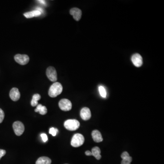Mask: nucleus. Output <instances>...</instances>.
<instances>
[{"label":"nucleus","instance_id":"b1692460","mask_svg":"<svg viewBox=\"0 0 164 164\" xmlns=\"http://www.w3.org/2000/svg\"><path fill=\"white\" fill-rule=\"evenodd\" d=\"M85 154L86 155H87V156H91V155H92V152L89 151H86L85 152Z\"/></svg>","mask_w":164,"mask_h":164},{"label":"nucleus","instance_id":"20e7f679","mask_svg":"<svg viewBox=\"0 0 164 164\" xmlns=\"http://www.w3.org/2000/svg\"><path fill=\"white\" fill-rule=\"evenodd\" d=\"M59 108L64 111H69L72 108V102L69 99H61L58 103Z\"/></svg>","mask_w":164,"mask_h":164},{"label":"nucleus","instance_id":"2eb2a0df","mask_svg":"<svg viewBox=\"0 0 164 164\" xmlns=\"http://www.w3.org/2000/svg\"><path fill=\"white\" fill-rule=\"evenodd\" d=\"M92 155L94 156L97 160H100L101 158V151L99 147H95L92 149Z\"/></svg>","mask_w":164,"mask_h":164},{"label":"nucleus","instance_id":"5701e85b","mask_svg":"<svg viewBox=\"0 0 164 164\" xmlns=\"http://www.w3.org/2000/svg\"><path fill=\"white\" fill-rule=\"evenodd\" d=\"M6 154V151L5 150H2V149H0V160L1 158L4 156Z\"/></svg>","mask_w":164,"mask_h":164},{"label":"nucleus","instance_id":"aec40b11","mask_svg":"<svg viewBox=\"0 0 164 164\" xmlns=\"http://www.w3.org/2000/svg\"><path fill=\"white\" fill-rule=\"evenodd\" d=\"M58 132V129L54 128H51L49 129V134L52 135L53 136H55Z\"/></svg>","mask_w":164,"mask_h":164},{"label":"nucleus","instance_id":"f03ea898","mask_svg":"<svg viewBox=\"0 0 164 164\" xmlns=\"http://www.w3.org/2000/svg\"><path fill=\"white\" fill-rule=\"evenodd\" d=\"M84 142V138L80 134H76L73 136L72 139L71 144L74 147H78L83 145Z\"/></svg>","mask_w":164,"mask_h":164},{"label":"nucleus","instance_id":"7ed1b4c3","mask_svg":"<svg viewBox=\"0 0 164 164\" xmlns=\"http://www.w3.org/2000/svg\"><path fill=\"white\" fill-rule=\"evenodd\" d=\"M64 126L68 130L74 131L79 128L80 123L76 120H69L64 122Z\"/></svg>","mask_w":164,"mask_h":164},{"label":"nucleus","instance_id":"6ab92c4d","mask_svg":"<svg viewBox=\"0 0 164 164\" xmlns=\"http://www.w3.org/2000/svg\"><path fill=\"white\" fill-rule=\"evenodd\" d=\"M99 93L100 95L102 98H105L106 96V92L105 88L102 86H100L99 88Z\"/></svg>","mask_w":164,"mask_h":164},{"label":"nucleus","instance_id":"9d476101","mask_svg":"<svg viewBox=\"0 0 164 164\" xmlns=\"http://www.w3.org/2000/svg\"><path fill=\"white\" fill-rule=\"evenodd\" d=\"M70 14L73 16V18L76 21H79L81 18L82 11L79 8H72L70 11Z\"/></svg>","mask_w":164,"mask_h":164},{"label":"nucleus","instance_id":"6e6552de","mask_svg":"<svg viewBox=\"0 0 164 164\" xmlns=\"http://www.w3.org/2000/svg\"><path fill=\"white\" fill-rule=\"evenodd\" d=\"M131 61L136 67L139 68L141 67L143 64V58L140 54H136L132 56Z\"/></svg>","mask_w":164,"mask_h":164},{"label":"nucleus","instance_id":"a211bd4d","mask_svg":"<svg viewBox=\"0 0 164 164\" xmlns=\"http://www.w3.org/2000/svg\"><path fill=\"white\" fill-rule=\"evenodd\" d=\"M41 95L39 94H35L32 97V100L31 105L33 107L37 106L38 105V101L41 99Z\"/></svg>","mask_w":164,"mask_h":164},{"label":"nucleus","instance_id":"423d86ee","mask_svg":"<svg viewBox=\"0 0 164 164\" xmlns=\"http://www.w3.org/2000/svg\"><path fill=\"white\" fill-rule=\"evenodd\" d=\"M13 128L15 133L17 136H21L25 130L24 125L20 121L15 122L13 124Z\"/></svg>","mask_w":164,"mask_h":164},{"label":"nucleus","instance_id":"412c9836","mask_svg":"<svg viewBox=\"0 0 164 164\" xmlns=\"http://www.w3.org/2000/svg\"><path fill=\"white\" fill-rule=\"evenodd\" d=\"M5 117V114L3 111L0 108V124L2 122Z\"/></svg>","mask_w":164,"mask_h":164},{"label":"nucleus","instance_id":"ddd939ff","mask_svg":"<svg viewBox=\"0 0 164 164\" xmlns=\"http://www.w3.org/2000/svg\"><path fill=\"white\" fill-rule=\"evenodd\" d=\"M122 159L121 164H130L132 161V158L127 151L124 152L121 155Z\"/></svg>","mask_w":164,"mask_h":164},{"label":"nucleus","instance_id":"9b49d317","mask_svg":"<svg viewBox=\"0 0 164 164\" xmlns=\"http://www.w3.org/2000/svg\"><path fill=\"white\" fill-rule=\"evenodd\" d=\"M10 98L14 101H17L20 98V93L18 88H13L11 89L10 92Z\"/></svg>","mask_w":164,"mask_h":164},{"label":"nucleus","instance_id":"f257e3e1","mask_svg":"<svg viewBox=\"0 0 164 164\" xmlns=\"http://www.w3.org/2000/svg\"><path fill=\"white\" fill-rule=\"evenodd\" d=\"M62 89V85L60 83L55 82L50 87L48 91V95L51 97H56L61 94Z\"/></svg>","mask_w":164,"mask_h":164},{"label":"nucleus","instance_id":"dca6fc26","mask_svg":"<svg viewBox=\"0 0 164 164\" xmlns=\"http://www.w3.org/2000/svg\"><path fill=\"white\" fill-rule=\"evenodd\" d=\"M52 162L51 159L46 156L40 157L36 162V164H51Z\"/></svg>","mask_w":164,"mask_h":164},{"label":"nucleus","instance_id":"f8f14e48","mask_svg":"<svg viewBox=\"0 0 164 164\" xmlns=\"http://www.w3.org/2000/svg\"><path fill=\"white\" fill-rule=\"evenodd\" d=\"M92 136L95 142L99 143V142H102L103 140L102 135L99 130H95L93 131L92 133Z\"/></svg>","mask_w":164,"mask_h":164},{"label":"nucleus","instance_id":"f3484780","mask_svg":"<svg viewBox=\"0 0 164 164\" xmlns=\"http://www.w3.org/2000/svg\"><path fill=\"white\" fill-rule=\"evenodd\" d=\"M36 112H39L41 115H45L47 113V109L45 106H43L42 104H39L37 105V108L35 110Z\"/></svg>","mask_w":164,"mask_h":164},{"label":"nucleus","instance_id":"393cba45","mask_svg":"<svg viewBox=\"0 0 164 164\" xmlns=\"http://www.w3.org/2000/svg\"><path fill=\"white\" fill-rule=\"evenodd\" d=\"M38 2H39L41 4H42L43 5H46V2L45 1H38Z\"/></svg>","mask_w":164,"mask_h":164},{"label":"nucleus","instance_id":"4be33fe9","mask_svg":"<svg viewBox=\"0 0 164 164\" xmlns=\"http://www.w3.org/2000/svg\"><path fill=\"white\" fill-rule=\"evenodd\" d=\"M41 137H42V140H43V142H46L48 140V138H47V136L46 134L43 133L41 135Z\"/></svg>","mask_w":164,"mask_h":164},{"label":"nucleus","instance_id":"4468645a","mask_svg":"<svg viewBox=\"0 0 164 164\" xmlns=\"http://www.w3.org/2000/svg\"><path fill=\"white\" fill-rule=\"evenodd\" d=\"M41 13L38 10H34L31 12H28L24 14V16L27 18H31L34 17H38L41 15Z\"/></svg>","mask_w":164,"mask_h":164},{"label":"nucleus","instance_id":"39448f33","mask_svg":"<svg viewBox=\"0 0 164 164\" xmlns=\"http://www.w3.org/2000/svg\"><path fill=\"white\" fill-rule=\"evenodd\" d=\"M46 74L47 78L51 81L56 82L57 80V73L54 67H48L47 69Z\"/></svg>","mask_w":164,"mask_h":164},{"label":"nucleus","instance_id":"a878e982","mask_svg":"<svg viewBox=\"0 0 164 164\" xmlns=\"http://www.w3.org/2000/svg\"></svg>","mask_w":164,"mask_h":164},{"label":"nucleus","instance_id":"0eeeda50","mask_svg":"<svg viewBox=\"0 0 164 164\" xmlns=\"http://www.w3.org/2000/svg\"><path fill=\"white\" fill-rule=\"evenodd\" d=\"M14 59L16 62L22 65H26L29 61L28 56L25 54H17L14 57Z\"/></svg>","mask_w":164,"mask_h":164},{"label":"nucleus","instance_id":"1a4fd4ad","mask_svg":"<svg viewBox=\"0 0 164 164\" xmlns=\"http://www.w3.org/2000/svg\"><path fill=\"white\" fill-rule=\"evenodd\" d=\"M80 116L84 121H88L91 117V113L90 109L87 107H84L80 111Z\"/></svg>","mask_w":164,"mask_h":164}]
</instances>
